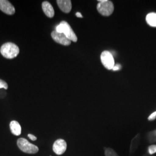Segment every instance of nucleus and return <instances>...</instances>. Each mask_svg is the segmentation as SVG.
Masks as SVG:
<instances>
[{
	"label": "nucleus",
	"instance_id": "obj_8",
	"mask_svg": "<svg viewBox=\"0 0 156 156\" xmlns=\"http://www.w3.org/2000/svg\"><path fill=\"white\" fill-rule=\"evenodd\" d=\"M0 10L9 15H12L15 13V7L7 0H0Z\"/></svg>",
	"mask_w": 156,
	"mask_h": 156
},
{
	"label": "nucleus",
	"instance_id": "obj_21",
	"mask_svg": "<svg viewBox=\"0 0 156 156\" xmlns=\"http://www.w3.org/2000/svg\"><path fill=\"white\" fill-rule=\"evenodd\" d=\"M76 16L78 17H81V18H82V17H83L82 15V14H81L80 12H77V13H76Z\"/></svg>",
	"mask_w": 156,
	"mask_h": 156
},
{
	"label": "nucleus",
	"instance_id": "obj_4",
	"mask_svg": "<svg viewBox=\"0 0 156 156\" xmlns=\"http://www.w3.org/2000/svg\"><path fill=\"white\" fill-rule=\"evenodd\" d=\"M97 5V10L104 16H109L114 11V6L111 1L108 0H99Z\"/></svg>",
	"mask_w": 156,
	"mask_h": 156
},
{
	"label": "nucleus",
	"instance_id": "obj_17",
	"mask_svg": "<svg viewBox=\"0 0 156 156\" xmlns=\"http://www.w3.org/2000/svg\"><path fill=\"white\" fill-rule=\"evenodd\" d=\"M8 88V84L6 83V82L0 79V89H7Z\"/></svg>",
	"mask_w": 156,
	"mask_h": 156
},
{
	"label": "nucleus",
	"instance_id": "obj_10",
	"mask_svg": "<svg viewBox=\"0 0 156 156\" xmlns=\"http://www.w3.org/2000/svg\"><path fill=\"white\" fill-rule=\"evenodd\" d=\"M42 8L45 15L50 18H52L55 16V11L52 5L48 1L42 2Z\"/></svg>",
	"mask_w": 156,
	"mask_h": 156
},
{
	"label": "nucleus",
	"instance_id": "obj_2",
	"mask_svg": "<svg viewBox=\"0 0 156 156\" xmlns=\"http://www.w3.org/2000/svg\"><path fill=\"white\" fill-rule=\"evenodd\" d=\"M56 31L59 33H63L71 41L77 42L78 37L73 32L70 25L66 21H62L56 27Z\"/></svg>",
	"mask_w": 156,
	"mask_h": 156
},
{
	"label": "nucleus",
	"instance_id": "obj_22",
	"mask_svg": "<svg viewBox=\"0 0 156 156\" xmlns=\"http://www.w3.org/2000/svg\"><path fill=\"white\" fill-rule=\"evenodd\" d=\"M143 156H154V155H151V154H150L148 152L147 153H145V154Z\"/></svg>",
	"mask_w": 156,
	"mask_h": 156
},
{
	"label": "nucleus",
	"instance_id": "obj_15",
	"mask_svg": "<svg viewBox=\"0 0 156 156\" xmlns=\"http://www.w3.org/2000/svg\"><path fill=\"white\" fill-rule=\"evenodd\" d=\"M148 140L151 143L156 142V130L151 132L148 134Z\"/></svg>",
	"mask_w": 156,
	"mask_h": 156
},
{
	"label": "nucleus",
	"instance_id": "obj_19",
	"mask_svg": "<svg viewBox=\"0 0 156 156\" xmlns=\"http://www.w3.org/2000/svg\"><path fill=\"white\" fill-rule=\"evenodd\" d=\"M28 137L30 140H33V141L37 140V137H36L35 136H34V135H32V134H28Z\"/></svg>",
	"mask_w": 156,
	"mask_h": 156
},
{
	"label": "nucleus",
	"instance_id": "obj_13",
	"mask_svg": "<svg viewBox=\"0 0 156 156\" xmlns=\"http://www.w3.org/2000/svg\"><path fill=\"white\" fill-rule=\"evenodd\" d=\"M140 134H138L136 136H135L133 140H131V145H130V148H129V151L131 153H134L136 151V149L138 147V145L140 144Z\"/></svg>",
	"mask_w": 156,
	"mask_h": 156
},
{
	"label": "nucleus",
	"instance_id": "obj_1",
	"mask_svg": "<svg viewBox=\"0 0 156 156\" xmlns=\"http://www.w3.org/2000/svg\"><path fill=\"white\" fill-rule=\"evenodd\" d=\"M0 51L1 55L6 58L12 59L18 56L19 53V48L13 43L7 42L2 45Z\"/></svg>",
	"mask_w": 156,
	"mask_h": 156
},
{
	"label": "nucleus",
	"instance_id": "obj_9",
	"mask_svg": "<svg viewBox=\"0 0 156 156\" xmlns=\"http://www.w3.org/2000/svg\"><path fill=\"white\" fill-rule=\"evenodd\" d=\"M57 5L59 8L64 13H69L72 9V4L70 0H57Z\"/></svg>",
	"mask_w": 156,
	"mask_h": 156
},
{
	"label": "nucleus",
	"instance_id": "obj_12",
	"mask_svg": "<svg viewBox=\"0 0 156 156\" xmlns=\"http://www.w3.org/2000/svg\"><path fill=\"white\" fill-rule=\"evenodd\" d=\"M146 20L150 26L156 27V13L151 12L147 14L146 17Z\"/></svg>",
	"mask_w": 156,
	"mask_h": 156
},
{
	"label": "nucleus",
	"instance_id": "obj_20",
	"mask_svg": "<svg viewBox=\"0 0 156 156\" xmlns=\"http://www.w3.org/2000/svg\"><path fill=\"white\" fill-rule=\"evenodd\" d=\"M121 69V66L119 64H117L116 66H115L113 68V71H118L120 70Z\"/></svg>",
	"mask_w": 156,
	"mask_h": 156
},
{
	"label": "nucleus",
	"instance_id": "obj_3",
	"mask_svg": "<svg viewBox=\"0 0 156 156\" xmlns=\"http://www.w3.org/2000/svg\"><path fill=\"white\" fill-rule=\"evenodd\" d=\"M17 145L21 151L28 154H35L39 151V149L37 146L30 143L25 138H19L17 140Z\"/></svg>",
	"mask_w": 156,
	"mask_h": 156
},
{
	"label": "nucleus",
	"instance_id": "obj_7",
	"mask_svg": "<svg viewBox=\"0 0 156 156\" xmlns=\"http://www.w3.org/2000/svg\"><path fill=\"white\" fill-rule=\"evenodd\" d=\"M67 142L64 140H56L53 145V151L57 155H62L67 150Z\"/></svg>",
	"mask_w": 156,
	"mask_h": 156
},
{
	"label": "nucleus",
	"instance_id": "obj_18",
	"mask_svg": "<svg viewBox=\"0 0 156 156\" xmlns=\"http://www.w3.org/2000/svg\"><path fill=\"white\" fill-rule=\"evenodd\" d=\"M156 112H153V113H151V115L148 117V120L149 121H153L156 119Z\"/></svg>",
	"mask_w": 156,
	"mask_h": 156
},
{
	"label": "nucleus",
	"instance_id": "obj_5",
	"mask_svg": "<svg viewBox=\"0 0 156 156\" xmlns=\"http://www.w3.org/2000/svg\"><path fill=\"white\" fill-rule=\"evenodd\" d=\"M101 60L103 66L106 69L111 70L113 69L115 66V60L113 55L108 51H104L101 55Z\"/></svg>",
	"mask_w": 156,
	"mask_h": 156
},
{
	"label": "nucleus",
	"instance_id": "obj_16",
	"mask_svg": "<svg viewBox=\"0 0 156 156\" xmlns=\"http://www.w3.org/2000/svg\"><path fill=\"white\" fill-rule=\"evenodd\" d=\"M148 153L151 155H154L156 153V145L149 146L148 147Z\"/></svg>",
	"mask_w": 156,
	"mask_h": 156
},
{
	"label": "nucleus",
	"instance_id": "obj_14",
	"mask_svg": "<svg viewBox=\"0 0 156 156\" xmlns=\"http://www.w3.org/2000/svg\"><path fill=\"white\" fill-rule=\"evenodd\" d=\"M105 156H119L117 153L112 148H106L105 151Z\"/></svg>",
	"mask_w": 156,
	"mask_h": 156
},
{
	"label": "nucleus",
	"instance_id": "obj_11",
	"mask_svg": "<svg viewBox=\"0 0 156 156\" xmlns=\"http://www.w3.org/2000/svg\"><path fill=\"white\" fill-rule=\"evenodd\" d=\"M10 129L12 133L16 136H19L21 134V126L20 124L16 121H12L10 123Z\"/></svg>",
	"mask_w": 156,
	"mask_h": 156
},
{
	"label": "nucleus",
	"instance_id": "obj_6",
	"mask_svg": "<svg viewBox=\"0 0 156 156\" xmlns=\"http://www.w3.org/2000/svg\"><path fill=\"white\" fill-rule=\"evenodd\" d=\"M51 36L53 40L59 44L64 46H68L71 45V41L67 38L64 34L59 33L57 32L56 30L53 31L51 33Z\"/></svg>",
	"mask_w": 156,
	"mask_h": 156
}]
</instances>
